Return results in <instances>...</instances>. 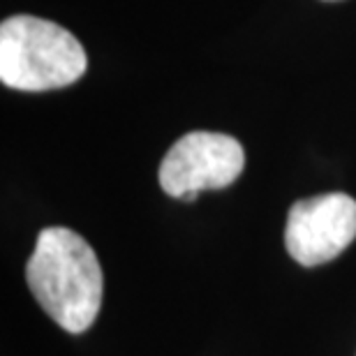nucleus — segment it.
<instances>
[{
	"instance_id": "obj_1",
	"label": "nucleus",
	"mask_w": 356,
	"mask_h": 356,
	"mask_svg": "<svg viewBox=\"0 0 356 356\" xmlns=\"http://www.w3.org/2000/svg\"><path fill=\"white\" fill-rule=\"evenodd\" d=\"M42 310L67 333L88 331L102 308L104 275L88 241L67 227H47L26 264Z\"/></svg>"
},
{
	"instance_id": "obj_2",
	"label": "nucleus",
	"mask_w": 356,
	"mask_h": 356,
	"mask_svg": "<svg viewBox=\"0 0 356 356\" xmlns=\"http://www.w3.org/2000/svg\"><path fill=\"white\" fill-rule=\"evenodd\" d=\"M88 67L81 42L49 19L19 14L0 24V81L42 92L79 81Z\"/></svg>"
},
{
	"instance_id": "obj_3",
	"label": "nucleus",
	"mask_w": 356,
	"mask_h": 356,
	"mask_svg": "<svg viewBox=\"0 0 356 356\" xmlns=\"http://www.w3.org/2000/svg\"><path fill=\"white\" fill-rule=\"evenodd\" d=\"M245 153L238 139L222 132H188L160 165V185L169 197L195 202L202 190H222L241 176Z\"/></svg>"
},
{
	"instance_id": "obj_4",
	"label": "nucleus",
	"mask_w": 356,
	"mask_h": 356,
	"mask_svg": "<svg viewBox=\"0 0 356 356\" xmlns=\"http://www.w3.org/2000/svg\"><path fill=\"white\" fill-rule=\"evenodd\" d=\"M356 238V199L329 192L298 199L284 225V245L301 266H319L336 259Z\"/></svg>"
}]
</instances>
